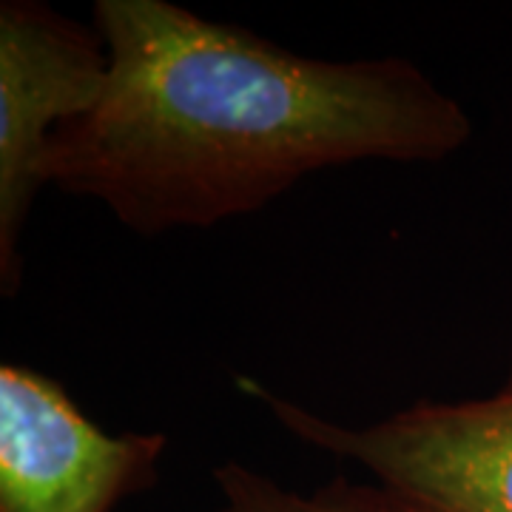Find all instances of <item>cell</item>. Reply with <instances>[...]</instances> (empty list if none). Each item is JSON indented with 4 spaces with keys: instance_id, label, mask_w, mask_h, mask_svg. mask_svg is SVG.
Wrapping results in <instances>:
<instances>
[{
    "instance_id": "obj_1",
    "label": "cell",
    "mask_w": 512,
    "mask_h": 512,
    "mask_svg": "<svg viewBox=\"0 0 512 512\" xmlns=\"http://www.w3.org/2000/svg\"><path fill=\"white\" fill-rule=\"evenodd\" d=\"M97 106L57 128L43 183L140 237L262 211L316 171L439 163L473 120L407 57L322 60L168 0H97Z\"/></svg>"
},
{
    "instance_id": "obj_2",
    "label": "cell",
    "mask_w": 512,
    "mask_h": 512,
    "mask_svg": "<svg viewBox=\"0 0 512 512\" xmlns=\"http://www.w3.org/2000/svg\"><path fill=\"white\" fill-rule=\"evenodd\" d=\"M293 439L362 464L396 512H512V350L501 387L478 399H419L345 427L239 379Z\"/></svg>"
},
{
    "instance_id": "obj_3",
    "label": "cell",
    "mask_w": 512,
    "mask_h": 512,
    "mask_svg": "<svg viewBox=\"0 0 512 512\" xmlns=\"http://www.w3.org/2000/svg\"><path fill=\"white\" fill-rule=\"evenodd\" d=\"M109 46L43 0L0 3V293L23 279L20 234L43 188L57 128L92 111L106 89Z\"/></svg>"
},
{
    "instance_id": "obj_4",
    "label": "cell",
    "mask_w": 512,
    "mask_h": 512,
    "mask_svg": "<svg viewBox=\"0 0 512 512\" xmlns=\"http://www.w3.org/2000/svg\"><path fill=\"white\" fill-rule=\"evenodd\" d=\"M165 433L100 430L66 387L0 367V512H114L160 481Z\"/></svg>"
},
{
    "instance_id": "obj_5",
    "label": "cell",
    "mask_w": 512,
    "mask_h": 512,
    "mask_svg": "<svg viewBox=\"0 0 512 512\" xmlns=\"http://www.w3.org/2000/svg\"><path fill=\"white\" fill-rule=\"evenodd\" d=\"M211 476L222 495L217 512H396L376 484H353L345 476L330 478L313 493L282 487L239 461H222Z\"/></svg>"
}]
</instances>
